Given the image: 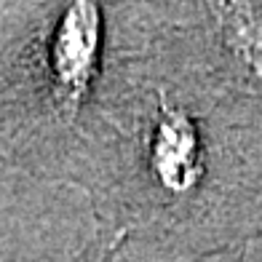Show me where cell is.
<instances>
[{
  "label": "cell",
  "mask_w": 262,
  "mask_h": 262,
  "mask_svg": "<svg viewBox=\"0 0 262 262\" xmlns=\"http://www.w3.org/2000/svg\"><path fill=\"white\" fill-rule=\"evenodd\" d=\"M73 187L118 262H209L262 238V115L177 49L156 0Z\"/></svg>",
  "instance_id": "1"
},
{
  "label": "cell",
  "mask_w": 262,
  "mask_h": 262,
  "mask_svg": "<svg viewBox=\"0 0 262 262\" xmlns=\"http://www.w3.org/2000/svg\"><path fill=\"white\" fill-rule=\"evenodd\" d=\"M147 25L131 0L0 3V163L73 185Z\"/></svg>",
  "instance_id": "2"
},
{
  "label": "cell",
  "mask_w": 262,
  "mask_h": 262,
  "mask_svg": "<svg viewBox=\"0 0 262 262\" xmlns=\"http://www.w3.org/2000/svg\"><path fill=\"white\" fill-rule=\"evenodd\" d=\"M156 6L177 49L262 115V0H156Z\"/></svg>",
  "instance_id": "3"
},
{
  "label": "cell",
  "mask_w": 262,
  "mask_h": 262,
  "mask_svg": "<svg viewBox=\"0 0 262 262\" xmlns=\"http://www.w3.org/2000/svg\"><path fill=\"white\" fill-rule=\"evenodd\" d=\"M64 262H118L110 244L104 241L99 233H94L86 244H83L73 257H67Z\"/></svg>",
  "instance_id": "4"
}]
</instances>
